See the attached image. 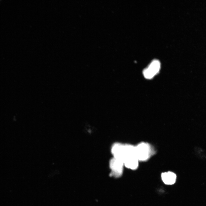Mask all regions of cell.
<instances>
[{
    "mask_svg": "<svg viewBox=\"0 0 206 206\" xmlns=\"http://www.w3.org/2000/svg\"><path fill=\"white\" fill-rule=\"evenodd\" d=\"M161 68V64L158 60H154L143 71L144 77L147 79L153 78L159 72Z\"/></svg>",
    "mask_w": 206,
    "mask_h": 206,
    "instance_id": "7a4b0ae2",
    "label": "cell"
},
{
    "mask_svg": "<svg viewBox=\"0 0 206 206\" xmlns=\"http://www.w3.org/2000/svg\"><path fill=\"white\" fill-rule=\"evenodd\" d=\"M161 177L163 182L166 184L171 185L176 182L177 176L173 172L168 171L163 173Z\"/></svg>",
    "mask_w": 206,
    "mask_h": 206,
    "instance_id": "5b68a950",
    "label": "cell"
},
{
    "mask_svg": "<svg viewBox=\"0 0 206 206\" xmlns=\"http://www.w3.org/2000/svg\"><path fill=\"white\" fill-rule=\"evenodd\" d=\"M135 148L136 155L139 161H146L154 153L153 149L146 142H141L135 146Z\"/></svg>",
    "mask_w": 206,
    "mask_h": 206,
    "instance_id": "6da1fadb",
    "label": "cell"
},
{
    "mask_svg": "<svg viewBox=\"0 0 206 206\" xmlns=\"http://www.w3.org/2000/svg\"><path fill=\"white\" fill-rule=\"evenodd\" d=\"M109 166L112 175L116 177L121 176L124 166L122 161L112 157L110 161Z\"/></svg>",
    "mask_w": 206,
    "mask_h": 206,
    "instance_id": "3957f363",
    "label": "cell"
},
{
    "mask_svg": "<svg viewBox=\"0 0 206 206\" xmlns=\"http://www.w3.org/2000/svg\"><path fill=\"white\" fill-rule=\"evenodd\" d=\"M124 144L116 142L112 145L111 151L113 157L123 161L124 156Z\"/></svg>",
    "mask_w": 206,
    "mask_h": 206,
    "instance_id": "277c9868",
    "label": "cell"
}]
</instances>
